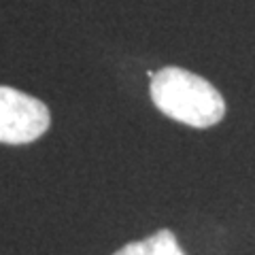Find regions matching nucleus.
Returning a JSON list of instances; mask_svg holds the SVG:
<instances>
[{
	"mask_svg": "<svg viewBox=\"0 0 255 255\" xmlns=\"http://www.w3.org/2000/svg\"><path fill=\"white\" fill-rule=\"evenodd\" d=\"M151 98L166 117L191 128H211L226 113L221 94L206 79L179 66H166L153 73Z\"/></svg>",
	"mask_w": 255,
	"mask_h": 255,
	"instance_id": "obj_1",
	"label": "nucleus"
},
{
	"mask_svg": "<svg viewBox=\"0 0 255 255\" xmlns=\"http://www.w3.org/2000/svg\"><path fill=\"white\" fill-rule=\"evenodd\" d=\"M49 128V109L13 87L0 85V142L26 145Z\"/></svg>",
	"mask_w": 255,
	"mask_h": 255,
	"instance_id": "obj_2",
	"label": "nucleus"
},
{
	"mask_svg": "<svg viewBox=\"0 0 255 255\" xmlns=\"http://www.w3.org/2000/svg\"><path fill=\"white\" fill-rule=\"evenodd\" d=\"M113 255H185V253L181 251L177 236L170 230H159V232L145 238V241H136L122 247Z\"/></svg>",
	"mask_w": 255,
	"mask_h": 255,
	"instance_id": "obj_3",
	"label": "nucleus"
}]
</instances>
